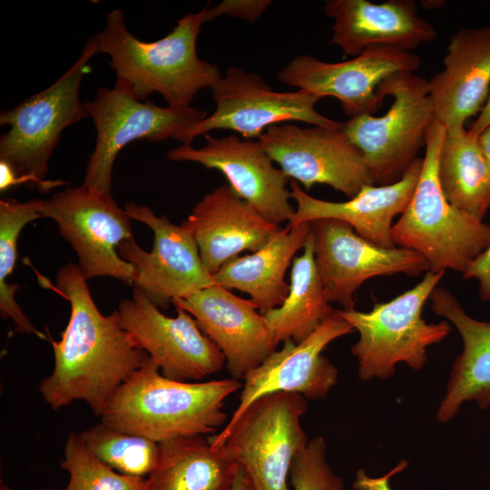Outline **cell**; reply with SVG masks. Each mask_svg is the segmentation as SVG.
<instances>
[{
  "label": "cell",
  "mask_w": 490,
  "mask_h": 490,
  "mask_svg": "<svg viewBox=\"0 0 490 490\" xmlns=\"http://www.w3.org/2000/svg\"><path fill=\"white\" fill-rule=\"evenodd\" d=\"M86 281L74 263L56 274L55 289L69 302L70 318L60 340H51L54 368L38 390L53 410L83 401L100 417L112 395L148 355L122 328L117 310L109 315L99 310Z\"/></svg>",
  "instance_id": "1"
},
{
  "label": "cell",
  "mask_w": 490,
  "mask_h": 490,
  "mask_svg": "<svg viewBox=\"0 0 490 490\" xmlns=\"http://www.w3.org/2000/svg\"><path fill=\"white\" fill-rule=\"evenodd\" d=\"M241 387L240 380L232 377L205 382L168 378L148 356L112 395L100 419L107 426L156 443L203 436L226 423L225 400Z\"/></svg>",
  "instance_id": "2"
},
{
  "label": "cell",
  "mask_w": 490,
  "mask_h": 490,
  "mask_svg": "<svg viewBox=\"0 0 490 490\" xmlns=\"http://www.w3.org/2000/svg\"><path fill=\"white\" fill-rule=\"evenodd\" d=\"M204 12H189L163 38L143 42L127 29L123 12L114 9L96 34L99 54L110 56L112 70L131 83L138 101L159 93L169 106H191L201 90L220 77L218 66L200 59L196 51Z\"/></svg>",
  "instance_id": "3"
},
{
  "label": "cell",
  "mask_w": 490,
  "mask_h": 490,
  "mask_svg": "<svg viewBox=\"0 0 490 490\" xmlns=\"http://www.w3.org/2000/svg\"><path fill=\"white\" fill-rule=\"evenodd\" d=\"M99 54L97 34L84 43L79 58L48 88L0 113V125L9 130L0 137V161L17 177V184L45 193L66 184L47 180L53 152L70 125L89 117L79 97L81 83L90 71L89 62Z\"/></svg>",
  "instance_id": "4"
},
{
  "label": "cell",
  "mask_w": 490,
  "mask_h": 490,
  "mask_svg": "<svg viewBox=\"0 0 490 490\" xmlns=\"http://www.w3.org/2000/svg\"><path fill=\"white\" fill-rule=\"evenodd\" d=\"M445 132L436 119L427 132L416 187L391 235L396 247L424 256L430 271L449 269L464 274L489 244L490 225L452 206L441 190L437 164Z\"/></svg>",
  "instance_id": "5"
},
{
  "label": "cell",
  "mask_w": 490,
  "mask_h": 490,
  "mask_svg": "<svg viewBox=\"0 0 490 490\" xmlns=\"http://www.w3.org/2000/svg\"><path fill=\"white\" fill-rule=\"evenodd\" d=\"M445 272L426 271L417 285L390 301L375 303L370 311L337 309L359 334L351 348L359 379L393 377L398 363L422 369L426 348L441 342L452 329L446 321L426 323L422 318L423 307Z\"/></svg>",
  "instance_id": "6"
},
{
  "label": "cell",
  "mask_w": 490,
  "mask_h": 490,
  "mask_svg": "<svg viewBox=\"0 0 490 490\" xmlns=\"http://www.w3.org/2000/svg\"><path fill=\"white\" fill-rule=\"evenodd\" d=\"M307 408V399L299 394L265 395L209 442L242 466L257 490H289L292 462L309 443L301 425Z\"/></svg>",
  "instance_id": "7"
},
{
  "label": "cell",
  "mask_w": 490,
  "mask_h": 490,
  "mask_svg": "<svg viewBox=\"0 0 490 490\" xmlns=\"http://www.w3.org/2000/svg\"><path fill=\"white\" fill-rule=\"evenodd\" d=\"M377 93L382 100L393 97L388 111L350 118L343 129L363 153L374 184L387 185L398 181L417 158L436 114L428 81L415 73L387 77Z\"/></svg>",
  "instance_id": "8"
},
{
  "label": "cell",
  "mask_w": 490,
  "mask_h": 490,
  "mask_svg": "<svg viewBox=\"0 0 490 490\" xmlns=\"http://www.w3.org/2000/svg\"><path fill=\"white\" fill-rule=\"evenodd\" d=\"M96 131L95 146L85 167L83 185L112 194L113 168L120 151L135 140L161 142L203 121L206 111L192 106L160 107L138 101L131 83L117 77L113 88L99 87L84 101Z\"/></svg>",
  "instance_id": "9"
},
{
  "label": "cell",
  "mask_w": 490,
  "mask_h": 490,
  "mask_svg": "<svg viewBox=\"0 0 490 490\" xmlns=\"http://www.w3.org/2000/svg\"><path fill=\"white\" fill-rule=\"evenodd\" d=\"M40 215L56 222L75 251L76 265L85 280L113 277L133 287L135 268L118 253L119 245L133 237L131 218L112 194L83 184L67 187L42 200Z\"/></svg>",
  "instance_id": "10"
},
{
  "label": "cell",
  "mask_w": 490,
  "mask_h": 490,
  "mask_svg": "<svg viewBox=\"0 0 490 490\" xmlns=\"http://www.w3.org/2000/svg\"><path fill=\"white\" fill-rule=\"evenodd\" d=\"M214 112L198 124L180 132L174 140L191 144L212 130H232L253 140L270 126L299 121L311 125L337 127L343 122L318 113L320 99L306 91L277 92L257 74L231 66L211 87Z\"/></svg>",
  "instance_id": "11"
},
{
  "label": "cell",
  "mask_w": 490,
  "mask_h": 490,
  "mask_svg": "<svg viewBox=\"0 0 490 490\" xmlns=\"http://www.w3.org/2000/svg\"><path fill=\"white\" fill-rule=\"evenodd\" d=\"M175 309V317L166 316L133 286L132 298L122 299L116 310L122 328L164 377L189 382L218 373L226 363L224 355L190 313Z\"/></svg>",
  "instance_id": "12"
},
{
  "label": "cell",
  "mask_w": 490,
  "mask_h": 490,
  "mask_svg": "<svg viewBox=\"0 0 490 490\" xmlns=\"http://www.w3.org/2000/svg\"><path fill=\"white\" fill-rule=\"evenodd\" d=\"M344 123V122H343ZM270 159L307 190L328 184L349 199L374 181L361 151L343 129L290 123L269 127L259 138Z\"/></svg>",
  "instance_id": "13"
},
{
  "label": "cell",
  "mask_w": 490,
  "mask_h": 490,
  "mask_svg": "<svg viewBox=\"0 0 490 490\" xmlns=\"http://www.w3.org/2000/svg\"><path fill=\"white\" fill-rule=\"evenodd\" d=\"M124 210L131 219L153 231L151 251L144 250L131 237L119 245L118 253L135 268L133 286L141 289L158 308L166 309L173 299L215 284L187 227L172 223L166 215L157 216L146 205L131 201Z\"/></svg>",
  "instance_id": "14"
},
{
  "label": "cell",
  "mask_w": 490,
  "mask_h": 490,
  "mask_svg": "<svg viewBox=\"0 0 490 490\" xmlns=\"http://www.w3.org/2000/svg\"><path fill=\"white\" fill-rule=\"evenodd\" d=\"M309 224L327 300L339 303L345 310L355 309L357 291L370 278L397 273L416 277L429 270L420 253L377 246L360 237L347 222L318 219Z\"/></svg>",
  "instance_id": "15"
},
{
  "label": "cell",
  "mask_w": 490,
  "mask_h": 490,
  "mask_svg": "<svg viewBox=\"0 0 490 490\" xmlns=\"http://www.w3.org/2000/svg\"><path fill=\"white\" fill-rule=\"evenodd\" d=\"M420 58L396 46L374 45L353 59L328 63L309 54L295 56L279 71L277 79L291 87L310 93L319 99L338 100L350 118L372 114L381 105L377 88L397 73H415Z\"/></svg>",
  "instance_id": "16"
},
{
  "label": "cell",
  "mask_w": 490,
  "mask_h": 490,
  "mask_svg": "<svg viewBox=\"0 0 490 490\" xmlns=\"http://www.w3.org/2000/svg\"><path fill=\"white\" fill-rule=\"evenodd\" d=\"M204 137L206 144L201 148L181 144L169 151L166 158L219 171L232 189L268 221L278 227L282 222L289 223L296 211L286 187L290 180L274 166L260 141L241 140L235 134Z\"/></svg>",
  "instance_id": "17"
},
{
  "label": "cell",
  "mask_w": 490,
  "mask_h": 490,
  "mask_svg": "<svg viewBox=\"0 0 490 490\" xmlns=\"http://www.w3.org/2000/svg\"><path fill=\"white\" fill-rule=\"evenodd\" d=\"M353 331L336 309L303 341H284L279 350L244 376L240 403L226 425L234 423L253 401L265 395L288 392L307 400L324 398L337 383L338 369L322 351L335 339Z\"/></svg>",
  "instance_id": "18"
},
{
  "label": "cell",
  "mask_w": 490,
  "mask_h": 490,
  "mask_svg": "<svg viewBox=\"0 0 490 490\" xmlns=\"http://www.w3.org/2000/svg\"><path fill=\"white\" fill-rule=\"evenodd\" d=\"M172 303L190 313L220 348L232 378H243L277 349L278 344L257 306L218 284Z\"/></svg>",
  "instance_id": "19"
},
{
  "label": "cell",
  "mask_w": 490,
  "mask_h": 490,
  "mask_svg": "<svg viewBox=\"0 0 490 490\" xmlns=\"http://www.w3.org/2000/svg\"><path fill=\"white\" fill-rule=\"evenodd\" d=\"M181 224L192 232L201 259L211 275L240 252L259 250L279 229L229 183L203 195Z\"/></svg>",
  "instance_id": "20"
},
{
  "label": "cell",
  "mask_w": 490,
  "mask_h": 490,
  "mask_svg": "<svg viewBox=\"0 0 490 490\" xmlns=\"http://www.w3.org/2000/svg\"><path fill=\"white\" fill-rule=\"evenodd\" d=\"M422 165L423 158L417 157L398 181L387 185H366L355 197L342 202L314 198L290 180V197L297 209L289 224L334 219L348 223L360 237L377 246L394 248L393 219L407 207Z\"/></svg>",
  "instance_id": "21"
},
{
  "label": "cell",
  "mask_w": 490,
  "mask_h": 490,
  "mask_svg": "<svg viewBox=\"0 0 490 490\" xmlns=\"http://www.w3.org/2000/svg\"><path fill=\"white\" fill-rule=\"evenodd\" d=\"M324 12L334 20L330 43L347 55L358 56L374 45L411 51L437 36L436 30L417 14L411 0H328Z\"/></svg>",
  "instance_id": "22"
},
{
  "label": "cell",
  "mask_w": 490,
  "mask_h": 490,
  "mask_svg": "<svg viewBox=\"0 0 490 490\" xmlns=\"http://www.w3.org/2000/svg\"><path fill=\"white\" fill-rule=\"evenodd\" d=\"M443 62L444 69L428 81L436 119L446 129L465 126L490 93V26L456 31Z\"/></svg>",
  "instance_id": "23"
},
{
  "label": "cell",
  "mask_w": 490,
  "mask_h": 490,
  "mask_svg": "<svg viewBox=\"0 0 490 490\" xmlns=\"http://www.w3.org/2000/svg\"><path fill=\"white\" fill-rule=\"evenodd\" d=\"M429 299L433 312L448 319L463 340L436 411V419L446 423L465 402L474 401L482 410L490 407V322L470 317L444 287L436 286Z\"/></svg>",
  "instance_id": "24"
},
{
  "label": "cell",
  "mask_w": 490,
  "mask_h": 490,
  "mask_svg": "<svg viewBox=\"0 0 490 490\" xmlns=\"http://www.w3.org/2000/svg\"><path fill=\"white\" fill-rule=\"evenodd\" d=\"M309 233V222L288 223L259 250L225 263L212 275L215 284L249 294L261 314L281 306L289 291L285 273Z\"/></svg>",
  "instance_id": "25"
},
{
  "label": "cell",
  "mask_w": 490,
  "mask_h": 490,
  "mask_svg": "<svg viewBox=\"0 0 490 490\" xmlns=\"http://www.w3.org/2000/svg\"><path fill=\"white\" fill-rule=\"evenodd\" d=\"M158 444L157 463L146 478L144 490H228L240 467L203 436Z\"/></svg>",
  "instance_id": "26"
},
{
  "label": "cell",
  "mask_w": 490,
  "mask_h": 490,
  "mask_svg": "<svg viewBox=\"0 0 490 490\" xmlns=\"http://www.w3.org/2000/svg\"><path fill=\"white\" fill-rule=\"evenodd\" d=\"M437 176L452 206L483 220L490 208V167L478 137L465 126L446 129Z\"/></svg>",
  "instance_id": "27"
},
{
  "label": "cell",
  "mask_w": 490,
  "mask_h": 490,
  "mask_svg": "<svg viewBox=\"0 0 490 490\" xmlns=\"http://www.w3.org/2000/svg\"><path fill=\"white\" fill-rule=\"evenodd\" d=\"M335 310L327 300L316 267L310 230L302 254L292 260L289 291L285 301L263 315L279 345L289 339L295 343L303 341Z\"/></svg>",
  "instance_id": "28"
},
{
  "label": "cell",
  "mask_w": 490,
  "mask_h": 490,
  "mask_svg": "<svg viewBox=\"0 0 490 490\" xmlns=\"http://www.w3.org/2000/svg\"><path fill=\"white\" fill-rule=\"evenodd\" d=\"M41 203L39 199L20 201L5 197L0 201V313L3 318L13 321L16 332L44 339L45 335L32 324L16 302L15 295L19 286L7 283L17 259L19 235L26 224L41 219Z\"/></svg>",
  "instance_id": "29"
},
{
  "label": "cell",
  "mask_w": 490,
  "mask_h": 490,
  "mask_svg": "<svg viewBox=\"0 0 490 490\" xmlns=\"http://www.w3.org/2000/svg\"><path fill=\"white\" fill-rule=\"evenodd\" d=\"M79 435L90 452L121 474L148 476L157 463L159 444L146 437L118 431L102 422Z\"/></svg>",
  "instance_id": "30"
},
{
  "label": "cell",
  "mask_w": 490,
  "mask_h": 490,
  "mask_svg": "<svg viewBox=\"0 0 490 490\" xmlns=\"http://www.w3.org/2000/svg\"><path fill=\"white\" fill-rule=\"evenodd\" d=\"M61 467L69 480L64 490H144L146 478L121 474L88 450L79 434L71 432Z\"/></svg>",
  "instance_id": "31"
},
{
  "label": "cell",
  "mask_w": 490,
  "mask_h": 490,
  "mask_svg": "<svg viewBox=\"0 0 490 490\" xmlns=\"http://www.w3.org/2000/svg\"><path fill=\"white\" fill-rule=\"evenodd\" d=\"M326 453L327 444L322 436L309 440L290 467L293 490H342L343 481L331 469Z\"/></svg>",
  "instance_id": "32"
},
{
  "label": "cell",
  "mask_w": 490,
  "mask_h": 490,
  "mask_svg": "<svg viewBox=\"0 0 490 490\" xmlns=\"http://www.w3.org/2000/svg\"><path fill=\"white\" fill-rule=\"evenodd\" d=\"M271 4L270 0H224L211 8H205L203 24L221 15L255 22Z\"/></svg>",
  "instance_id": "33"
},
{
  "label": "cell",
  "mask_w": 490,
  "mask_h": 490,
  "mask_svg": "<svg viewBox=\"0 0 490 490\" xmlns=\"http://www.w3.org/2000/svg\"><path fill=\"white\" fill-rule=\"evenodd\" d=\"M464 279H476L481 299L490 300V242L468 266L463 274Z\"/></svg>",
  "instance_id": "34"
},
{
  "label": "cell",
  "mask_w": 490,
  "mask_h": 490,
  "mask_svg": "<svg viewBox=\"0 0 490 490\" xmlns=\"http://www.w3.org/2000/svg\"><path fill=\"white\" fill-rule=\"evenodd\" d=\"M407 466V462L402 461L389 474L383 477H369L364 470H358L353 484L355 490H392L389 486L388 479L393 474L402 470Z\"/></svg>",
  "instance_id": "35"
},
{
  "label": "cell",
  "mask_w": 490,
  "mask_h": 490,
  "mask_svg": "<svg viewBox=\"0 0 490 490\" xmlns=\"http://www.w3.org/2000/svg\"><path fill=\"white\" fill-rule=\"evenodd\" d=\"M488 124H490V93L476 120L469 129V132L473 135L478 137Z\"/></svg>",
  "instance_id": "36"
},
{
  "label": "cell",
  "mask_w": 490,
  "mask_h": 490,
  "mask_svg": "<svg viewBox=\"0 0 490 490\" xmlns=\"http://www.w3.org/2000/svg\"><path fill=\"white\" fill-rule=\"evenodd\" d=\"M17 184L14 170L5 162L0 161V191L4 192Z\"/></svg>",
  "instance_id": "37"
},
{
  "label": "cell",
  "mask_w": 490,
  "mask_h": 490,
  "mask_svg": "<svg viewBox=\"0 0 490 490\" xmlns=\"http://www.w3.org/2000/svg\"><path fill=\"white\" fill-rule=\"evenodd\" d=\"M228 490H257L246 470L240 466L234 481Z\"/></svg>",
  "instance_id": "38"
},
{
  "label": "cell",
  "mask_w": 490,
  "mask_h": 490,
  "mask_svg": "<svg viewBox=\"0 0 490 490\" xmlns=\"http://www.w3.org/2000/svg\"><path fill=\"white\" fill-rule=\"evenodd\" d=\"M478 141L490 167V124L478 135Z\"/></svg>",
  "instance_id": "39"
},
{
  "label": "cell",
  "mask_w": 490,
  "mask_h": 490,
  "mask_svg": "<svg viewBox=\"0 0 490 490\" xmlns=\"http://www.w3.org/2000/svg\"><path fill=\"white\" fill-rule=\"evenodd\" d=\"M4 490H6V487L5 486H1ZM2 490V489H1ZM36 490H64V489H57V488H41V489H36Z\"/></svg>",
  "instance_id": "40"
}]
</instances>
